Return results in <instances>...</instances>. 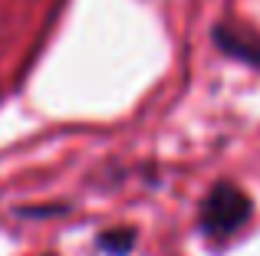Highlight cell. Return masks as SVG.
<instances>
[{
	"label": "cell",
	"mask_w": 260,
	"mask_h": 256,
	"mask_svg": "<svg viewBox=\"0 0 260 256\" xmlns=\"http://www.w3.org/2000/svg\"><path fill=\"white\" fill-rule=\"evenodd\" d=\"M254 217V197L234 181H217L198 204V233L208 240H231Z\"/></svg>",
	"instance_id": "1"
},
{
	"label": "cell",
	"mask_w": 260,
	"mask_h": 256,
	"mask_svg": "<svg viewBox=\"0 0 260 256\" xmlns=\"http://www.w3.org/2000/svg\"><path fill=\"white\" fill-rule=\"evenodd\" d=\"M214 43H217V50H221L224 56L260 69V36L257 33L237 30V26H231V23H217L214 26Z\"/></svg>",
	"instance_id": "2"
},
{
	"label": "cell",
	"mask_w": 260,
	"mask_h": 256,
	"mask_svg": "<svg viewBox=\"0 0 260 256\" xmlns=\"http://www.w3.org/2000/svg\"><path fill=\"white\" fill-rule=\"evenodd\" d=\"M135 240H139V233L132 227H115V230H102L95 237V246L106 250L109 256H128L135 250Z\"/></svg>",
	"instance_id": "3"
}]
</instances>
